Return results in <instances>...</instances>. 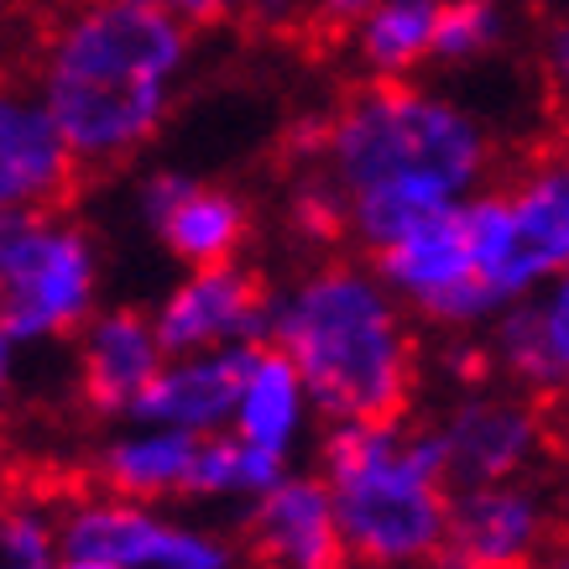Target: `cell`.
<instances>
[{"mask_svg":"<svg viewBox=\"0 0 569 569\" xmlns=\"http://www.w3.org/2000/svg\"><path fill=\"white\" fill-rule=\"evenodd\" d=\"M173 518L147 501H126L110 491L58 507V559H94V565L152 569L168 543Z\"/></svg>","mask_w":569,"mask_h":569,"instance_id":"cell-17","label":"cell"},{"mask_svg":"<svg viewBox=\"0 0 569 569\" xmlns=\"http://www.w3.org/2000/svg\"><path fill=\"white\" fill-rule=\"evenodd\" d=\"M449 486H486L543 476L553 449L549 408L512 387H466L429 423Z\"/></svg>","mask_w":569,"mask_h":569,"instance_id":"cell-7","label":"cell"},{"mask_svg":"<svg viewBox=\"0 0 569 569\" xmlns=\"http://www.w3.org/2000/svg\"><path fill=\"white\" fill-rule=\"evenodd\" d=\"M366 6H371V0H246L241 17H251L257 27H272V32H288V27L346 32Z\"/></svg>","mask_w":569,"mask_h":569,"instance_id":"cell-25","label":"cell"},{"mask_svg":"<svg viewBox=\"0 0 569 569\" xmlns=\"http://www.w3.org/2000/svg\"><path fill=\"white\" fill-rule=\"evenodd\" d=\"M21 6H48V0H21Z\"/></svg>","mask_w":569,"mask_h":569,"instance_id":"cell-30","label":"cell"},{"mask_svg":"<svg viewBox=\"0 0 569 569\" xmlns=\"http://www.w3.org/2000/svg\"><path fill=\"white\" fill-rule=\"evenodd\" d=\"M52 569H121V565H94V559H58Z\"/></svg>","mask_w":569,"mask_h":569,"instance_id":"cell-28","label":"cell"},{"mask_svg":"<svg viewBox=\"0 0 569 569\" xmlns=\"http://www.w3.org/2000/svg\"><path fill=\"white\" fill-rule=\"evenodd\" d=\"M137 214L162 257H173L183 272L241 261L257 230V209L236 183L199 178L189 168H147L137 178Z\"/></svg>","mask_w":569,"mask_h":569,"instance_id":"cell-10","label":"cell"},{"mask_svg":"<svg viewBox=\"0 0 569 569\" xmlns=\"http://www.w3.org/2000/svg\"><path fill=\"white\" fill-rule=\"evenodd\" d=\"M559 538V501L543 476L449 486L439 569H543Z\"/></svg>","mask_w":569,"mask_h":569,"instance_id":"cell-8","label":"cell"},{"mask_svg":"<svg viewBox=\"0 0 569 569\" xmlns=\"http://www.w3.org/2000/svg\"><path fill=\"white\" fill-rule=\"evenodd\" d=\"M288 470L293 466H288L282 455H267V449L246 445L236 433H209V439H199V449H193L189 497L241 501V507H251V501H257L261 491H272Z\"/></svg>","mask_w":569,"mask_h":569,"instance_id":"cell-22","label":"cell"},{"mask_svg":"<svg viewBox=\"0 0 569 569\" xmlns=\"http://www.w3.org/2000/svg\"><path fill=\"white\" fill-rule=\"evenodd\" d=\"M497 162V126L455 89L361 79L313 121L303 173L335 199L340 241L377 257L413 224L481 193Z\"/></svg>","mask_w":569,"mask_h":569,"instance_id":"cell-1","label":"cell"},{"mask_svg":"<svg viewBox=\"0 0 569 569\" xmlns=\"http://www.w3.org/2000/svg\"><path fill=\"white\" fill-rule=\"evenodd\" d=\"M193 63V32L152 6L63 0L37 42L32 94L79 173H116L173 126Z\"/></svg>","mask_w":569,"mask_h":569,"instance_id":"cell-2","label":"cell"},{"mask_svg":"<svg viewBox=\"0 0 569 569\" xmlns=\"http://www.w3.org/2000/svg\"><path fill=\"white\" fill-rule=\"evenodd\" d=\"M267 346L298 371L313 418H402L418 392V335L366 257H319L267 298Z\"/></svg>","mask_w":569,"mask_h":569,"instance_id":"cell-3","label":"cell"},{"mask_svg":"<svg viewBox=\"0 0 569 569\" xmlns=\"http://www.w3.org/2000/svg\"><path fill=\"white\" fill-rule=\"evenodd\" d=\"M371 272L381 277V288L402 303L408 319H423L429 329L445 335H476L491 325L497 303L481 293L476 267H470L466 224H460V204L433 214V220L413 224L402 241L377 251Z\"/></svg>","mask_w":569,"mask_h":569,"instance_id":"cell-9","label":"cell"},{"mask_svg":"<svg viewBox=\"0 0 569 569\" xmlns=\"http://www.w3.org/2000/svg\"><path fill=\"white\" fill-rule=\"evenodd\" d=\"M261 569H346L329 491L313 470H288L246 507V549Z\"/></svg>","mask_w":569,"mask_h":569,"instance_id":"cell-14","label":"cell"},{"mask_svg":"<svg viewBox=\"0 0 569 569\" xmlns=\"http://www.w3.org/2000/svg\"><path fill=\"white\" fill-rule=\"evenodd\" d=\"M137 6H152L168 21L189 27V32H209V27H224L246 11V0H137Z\"/></svg>","mask_w":569,"mask_h":569,"instance_id":"cell-26","label":"cell"},{"mask_svg":"<svg viewBox=\"0 0 569 569\" xmlns=\"http://www.w3.org/2000/svg\"><path fill=\"white\" fill-rule=\"evenodd\" d=\"M433 27H439V0H371L346 27V52L371 84L418 79L433 58Z\"/></svg>","mask_w":569,"mask_h":569,"instance_id":"cell-20","label":"cell"},{"mask_svg":"<svg viewBox=\"0 0 569 569\" xmlns=\"http://www.w3.org/2000/svg\"><path fill=\"white\" fill-rule=\"evenodd\" d=\"M21 366H27V350L0 329V408H11L21 392Z\"/></svg>","mask_w":569,"mask_h":569,"instance_id":"cell-27","label":"cell"},{"mask_svg":"<svg viewBox=\"0 0 569 569\" xmlns=\"http://www.w3.org/2000/svg\"><path fill=\"white\" fill-rule=\"evenodd\" d=\"M11 466V439H6V429H0V470Z\"/></svg>","mask_w":569,"mask_h":569,"instance_id":"cell-29","label":"cell"},{"mask_svg":"<svg viewBox=\"0 0 569 569\" xmlns=\"http://www.w3.org/2000/svg\"><path fill=\"white\" fill-rule=\"evenodd\" d=\"M193 449H199V439H189V433L162 429V423H131L126 418L121 429L94 449L89 466H94L100 491L162 507V501H173V497H189Z\"/></svg>","mask_w":569,"mask_h":569,"instance_id":"cell-19","label":"cell"},{"mask_svg":"<svg viewBox=\"0 0 569 569\" xmlns=\"http://www.w3.org/2000/svg\"><path fill=\"white\" fill-rule=\"evenodd\" d=\"M470 267L481 293L507 309L518 298L565 282L569 267V162L538 157L512 178H491L460 204Z\"/></svg>","mask_w":569,"mask_h":569,"instance_id":"cell-6","label":"cell"},{"mask_svg":"<svg viewBox=\"0 0 569 569\" xmlns=\"http://www.w3.org/2000/svg\"><path fill=\"white\" fill-rule=\"evenodd\" d=\"M246 350L168 356L126 418L131 423H162V429H178V433H189V439L224 433L230 429V408H236V377H241Z\"/></svg>","mask_w":569,"mask_h":569,"instance_id":"cell-16","label":"cell"},{"mask_svg":"<svg viewBox=\"0 0 569 569\" xmlns=\"http://www.w3.org/2000/svg\"><path fill=\"white\" fill-rule=\"evenodd\" d=\"M58 565V512L37 497L0 501V569H52Z\"/></svg>","mask_w":569,"mask_h":569,"instance_id":"cell-23","label":"cell"},{"mask_svg":"<svg viewBox=\"0 0 569 569\" xmlns=\"http://www.w3.org/2000/svg\"><path fill=\"white\" fill-rule=\"evenodd\" d=\"M168 361L152 335L147 309L116 303V309H94L84 319V329L73 335V387L94 418H116L126 423V413L137 408V397L147 392V381L157 377V366Z\"/></svg>","mask_w":569,"mask_h":569,"instance_id":"cell-13","label":"cell"},{"mask_svg":"<svg viewBox=\"0 0 569 569\" xmlns=\"http://www.w3.org/2000/svg\"><path fill=\"white\" fill-rule=\"evenodd\" d=\"M481 361L512 392L549 408L569 387V288L549 282L538 293L507 303L481 329Z\"/></svg>","mask_w":569,"mask_h":569,"instance_id":"cell-12","label":"cell"},{"mask_svg":"<svg viewBox=\"0 0 569 569\" xmlns=\"http://www.w3.org/2000/svg\"><path fill=\"white\" fill-rule=\"evenodd\" d=\"M313 408L298 371L272 346H251L241 356V377H236V408H230V429L246 445L267 449V455H282L293 466L298 445L313 433Z\"/></svg>","mask_w":569,"mask_h":569,"instance_id":"cell-18","label":"cell"},{"mask_svg":"<svg viewBox=\"0 0 569 569\" xmlns=\"http://www.w3.org/2000/svg\"><path fill=\"white\" fill-rule=\"evenodd\" d=\"M267 298H272V288L246 261H220V267L183 272L147 309V319H152L162 356L246 350L267 346Z\"/></svg>","mask_w":569,"mask_h":569,"instance_id":"cell-11","label":"cell"},{"mask_svg":"<svg viewBox=\"0 0 569 569\" xmlns=\"http://www.w3.org/2000/svg\"><path fill=\"white\" fill-rule=\"evenodd\" d=\"M152 569H246L241 543L220 528H199V522H178L168 528V543L157 553Z\"/></svg>","mask_w":569,"mask_h":569,"instance_id":"cell-24","label":"cell"},{"mask_svg":"<svg viewBox=\"0 0 569 569\" xmlns=\"http://www.w3.org/2000/svg\"><path fill=\"white\" fill-rule=\"evenodd\" d=\"M313 476L329 491L346 565L429 569L439 559L449 481L429 429L402 418L329 423Z\"/></svg>","mask_w":569,"mask_h":569,"instance_id":"cell-4","label":"cell"},{"mask_svg":"<svg viewBox=\"0 0 569 569\" xmlns=\"http://www.w3.org/2000/svg\"><path fill=\"white\" fill-rule=\"evenodd\" d=\"M104 251L63 209L0 214V329L21 350L73 340L100 309Z\"/></svg>","mask_w":569,"mask_h":569,"instance_id":"cell-5","label":"cell"},{"mask_svg":"<svg viewBox=\"0 0 569 569\" xmlns=\"http://www.w3.org/2000/svg\"><path fill=\"white\" fill-rule=\"evenodd\" d=\"M79 168L32 84L0 79V214H37L69 204Z\"/></svg>","mask_w":569,"mask_h":569,"instance_id":"cell-15","label":"cell"},{"mask_svg":"<svg viewBox=\"0 0 569 569\" xmlns=\"http://www.w3.org/2000/svg\"><path fill=\"white\" fill-rule=\"evenodd\" d=\"M518 11L512 0H439V27H433L429 69L470 73L512 48Z\"/></svg>","mask_w":569,"mask_h":569,"instance_id":"cell-21","label":"cell"}]
</instances>
